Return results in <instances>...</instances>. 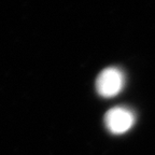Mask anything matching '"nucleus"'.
<instances>
[{"label":"nucleus","instance_id":"2","mask_svg":"<svg viewBox=\"0 0 155 155\" xmlns=\"http://www.w3.org/2000/svg\"><path fill=\"white\" fill-rule=\"evenodd\" d=\"M135 122L134 114L126 108L116 107L109 110L104 116V123L112 134L120 135L131 128Z\"/></svg>","mask_w":155,"mask_h":155},{"label":"nucleus","instance_id":"1","mask_svg":"<svg viewBox=\"0 0 155 155\" xmlns=\"http://www.w3.org/2000/svg\"><path fill=\"white\" fill-rule=\"evenodd\" d=\"M124 86V74L117 68H107L97 77L96 90L100 96L113 97Z\"/></svg>","mask_w":155,"mask_h":155}]
</instances>
